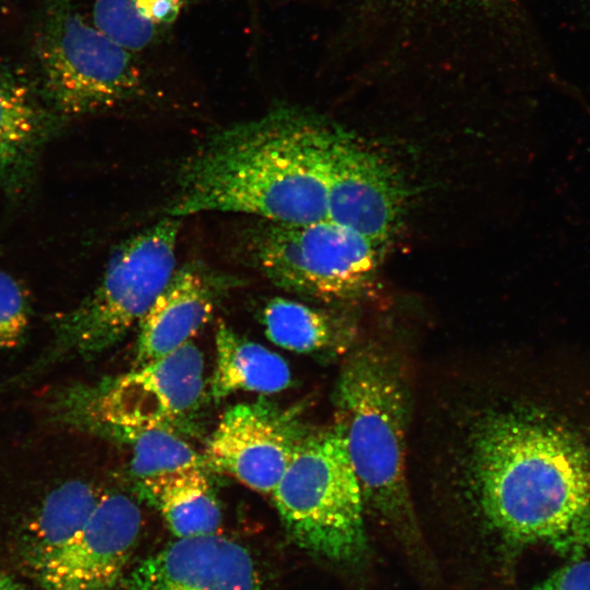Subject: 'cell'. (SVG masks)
Instances as JSON below:
<instances>
[{"instance_id":"6da1fadb","label":"cell","mask_w":590,"mask_h":590,"mask_svg":"<svg viewBox=\"0 0 590 590\" xmlns=\"http://www.w3.org/2000/svg\"><path fill=\"white\" fill-rule=\"evenodd\" d=\"M465 455L468 489L506 542L568 560L590 553V416L551 401L491 411Z\"/></svg>"},{"instance_id":"7a4b0ae2","label":"cell","mask_w":590,"mask_h":590,"mask_svg":"<svg viewBox=\"0 0 590 590\" xmlns=\"http://www.w3.org/2000/svg\"><path fill=\"white\" fill-rule=\"evenodd\" d=\"M337 131L293 106L220 130L180 166L166 215L241 213L285 224L324 220Z\"/></svg>"},{"instance_id":"3957f363","label":"cell","mask_w":590,"mask_h":590,"mask_svg":"<svg viewBox=\"0 0 590 590\" xmlns=\"http://www.w3.org/2000/svg\"><path fill=\"white\" fill-rule=\"evenodd\" d=\"M409 390L399 361L368 344L343 364L333 391L334 427L361 485L366 511L413 526L406 477Z\"/></svg>"},{"instance_id":"277c9868","label":"cell","mask_w":590,"mask_h":590,"mask_svg":"<svg viewBox=\"0 0 590 590\" xmlns=\"http://www.w3.org/2000/svg\"><path fill=\"white\" fill-rule=\"evenodd\" d=\"M181 219L166 215L114 250L93 291L50 320L51 339L12 385L25 384L63 362L90 359L139 324L176 271Z\"/></svg>"},{"instance_id":"5b68a950","label":"cell","mask_w":590,"mask_h":590,"mask_svg":"<svg viewBox=\"0 0 590 590\" xmlns=\"http://www.w3.org/2000/svg\"><path fill=\"white\" fill-rule=\"evenodd\" d=\"M271 495L299 547L344 564L364 555L365 502L334 425L305 436Z\"/></svg>"},{"instance_id":"8992f818","label":"cell","mask_w":590,"mask_h":590,"mask_svg":"<svg viewBox=\"0 0 590 590\" xmlns=\"http://www.w3.org/2000/svg\"><path fill=\"white\" fill-rule=\"evenodd\" d=\"M204 358L191 341L150 364L97 385H69L48 403L49 420L104 436L120 428L173 429L204 393Z\"/></svg>"},{"instance_id":"52a82bcc","label":"cell","mask_w":590,"mask_h":590,"mask_svg":"<svg viewBox=\"0 0 590 590\" xmlns=\"http://www.w3.org/2000/svg\"><path fill=\"white\" fill-rule=\"evenodd\" d=\"M246 244L253 266L270 282L324 303L366 293L385 247L328 219L308 224L262 220Z\"/></svg>"},{"instance_id":"ba28073f","label":"cell","mask_w":590,"mask_h":590,"mask_svg":"<svg viewBox=\"0 0 590 590\" xmlns=\"http://www.w3.org/2000/svg\"><path fill=\"white\" fill-rule=\"evenodd\" d=\"M39 87L61 121L113 108L140 88L132 52L88 23L71 0H51L37 42Z\"/></svg>"},{"instance_id":"9c48e42d","label":"cell","mask_w":590,"mask_h":590,"mask_svg":"<svg viewBox=\"0 0 590 590\" xmlns=\"http://www.w3.org/2000/svg\"><path fill=\"white\" fill-rule=\"evenodd\" d=\"M141 528V510L131 497L104 493L83 528L34 581L40 590H118Z\"/></svg>"},{"instance_id":"30bf717a","label":"cell","mask_w":590,"mask_h":590,"mask_svg":"<svg viewBox=\"0 0 590 590\" xmlns=\"http://www.w3.org/2000/svg\"><path fill=\"white\" fill-rule=\"evenodd\" d=\"M406 189L380 154L338 128L330 158L327 219L386 245L400 226Z\"/></svg>"},{"instance_id":"8fae6325","label":"cell","mask_w":590,"mask_h":590,"mask_svg":"<svg viewBox=\"0 0 590 590\" xmlns=\"http://www.w3.org/2000/svg\"><path fill=\"white\" fill-rule=\"evenodd\" d=\"M307 434L290 411L262 401L237 404L221 417L204 461L249 488L271 495Z\"/></svg>"},{"instance_id":"7c38bea8","label":"cell","mask_w":590,"mask_h":590,"mask_svg":"<svg viewBox=\"0 0 590 590\" xmlns=\"http://www.w3.org/2000/svg\"><path fill=\"white\" fill-rule=\"evenodd\" d=\"M118 590H267L251 551L217 533L177 539L125 574Z\"/></svg>"},{"instance_id":"4fadbf2b","label":"cell","mask_w":590,"mask_h":590,"mask_svg":"<svg viewBox=\"0 0 590 590\" xmlns=\"http://www.w3.org/2000/svg\"><path fill=\"white\" fill-rule=\"evenodd\" d=\"M61 119L38 82L0 61V192L23 197L33 185L40 154Z\"/></svg>"},{"instance_id":"5bb4252c","label":"cell","mask_w":590,"mask_h":590,"mask_svg":"<svg viewBox=\"0 0 590 590\" xmlns=\"http://www.w3.org/2000/svg\"><path fill=\"white\" fill-rule=\"evenodd\" d=\"M236 282L201 263L176 269L139 322L133 368L169 355L191 341L210 320L217 299Z\"/></svg>"},{"instance_id":"9a60e30c","label":"cell","mask_w":590,"mask_h":590,"mask_svg":"<svg viewBox=\"0 0 590 590\" xmlns=\"http://www.w3.org/2000/svg\"><path fill=\"white\" fill-rule=\"evenodd\" d=\"M103 494L82 477L66 479L48 489L13 532L11 553L16 567L35 579L83 528Z\"/></svg>"},{"instance_id":"2e32d148","label":"cell","mask_w":590,"mask_h":590,"mask_svg":"<svg viewBox=\"0 0 590 590\" xmlns=\"http://www.w3.org/2000/svg\"><path fill=\"white\" fill-rule=\"evenodd\" d=\"M140 486L177 539L217 533L222 511L203 467L144 480Z\"/></svg>"},{"instance_id":"e0dca14e","label":"cell","mask_w":590,"mask_h":590,"mask_svg":"<svg viewBox=\"0 0 590 590\" xmlns=\"http://www.w3.org/2000/svg\"><path fill=\"white\" fill-rule=\"evenodd\" d=\"M215 367L211 392L215 400L237 391L274 393L291 382L287 363L266 346L220 322L215 332Z\"/></svg>"},{"instance_id":"ac0fdd59","label":"cell","mask_w":590,"mask_h":590,"mask_svg":"<svg viewBox=\"0 0 590 590\" xmlns=\"http://www.w3.org/2000/svg\"><path fill=\"white\" fill-rule=\"evenodd\" d=\"M266 335L280 347L300 352H342L352 346V324L324 310L275 297L262 310Z\"/></svg>"},{"instance_id":"d6986e66","label":"cell","mask_w":590,"mask_h":590,"mask_svg":"<svg viewBox=\"0 0 590 590\" xmlns=\"http://www.w3.org/2000/svg\"><path fill=\"white\" fill-rule=\"evenodd\" d=\"M186 0H95L92 23L130 52L149 47L170 27Z\"/></svg>"},{"instance_id":"ffe728a7","label":"cell","mask_w":590,"mask_h":590,"mask_svg":"<svg viewBox=\"0 0 590 590\" xmlns=\"http://www.w3.org/2000/svg\"><path fill=\"white\" fill-rule=\"evenodd\" d=\"M104 436L119 439L131 447V472L139 482L204 465V459L172 429L120 428L113 429Z\"/></svg>"},{"instance_id":"44dd1931","label":"cell","mask_w":590,"mask_h":590,"mask_svg":"<svg viewBox=\"0 0 590 590\" xmlns=\"http://www.w3.org/2000/svg\"><path fill=\"white\" fill-rule=\"evenodd\" d=\"M31 317L27 290L13 275L0 270V350L17 349L24 343Z\"/></svg>"},{"instance_id":"7402d4cb","label":"cell","mask_w":590,"mask_h":590,"mask_svg":"<svg viewBox=\"0 0 590 590\" xmlns=\"http://www.w3.org/2000/svg\"><path fill=\"white\" fill-rule=\"evenodd\" d=\"M529 590H590V558L568 563Z\"/></svg>"},{"instance_id":"603a6c76","label":"cell","mask_w":590,"mask_h":590,"mask_svg":"<svg viewBox=\"0 0 590 590\" xmlns=\"http://www.w3.org/2000/svg\"><path fill=\"white\" fill-rule=\"evenodd\" d=\"M0 590H27L15 577L0 571Z\"/></svg>"},{"instance_id":"cb8c5ba5","label":"cell","mask_w":590,"mask_h":590,"mask_svg":"<svg viewBox=\"0 0 590 590\" xmlns=\"http://www.w3.org/2000/svg\"><path fill=\"white\" fill-rule=\"evenodd\" d=\"M428 3H440V4H461V5H492L497 3L499 0H422Z\"/></svg>"}]
</instances>
